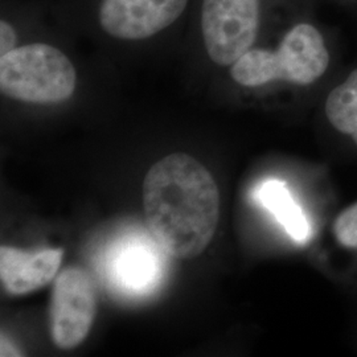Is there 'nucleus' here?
Listing matches in <instances>:
<instances>
[{"mask_svg":"<svg viewBox=\"0 0 357 357\" xmlns=\"http://www.w3.org/2000/svg\"><path fill=\"white\" fill-rule=\"evenodd\" d=\"M324 110L332 128L349 135L357 144V69L331 90Z\"/></svg>","mask_w":357,"mask_h":357,"instance_id":"9d476101","label":"nucleus"},{"mask_svg":"<svg viewBox=\"0 0 357 357\" xmlns=\"http://www.w3.org/2000/svg\"><path fill=\"white\" fill-rule=\"evenodd\" d=\"M77 85L75 65L59 48L33 43L0 56V90L28 103L64 102Z\"/></svg>","mask_w":357,"mask_h":357,"instance_id":"7ed1b4c3","label":"nucleus"},{"mask_svg":"<svg viewBox=\"0 0 357 357\" xmlns=\"http://www.w3.org/2000/svg\"><path fill=\"white\" fill-rule=\"evenodd\" d=\"M94 286L86 271L66 268L56 280L52 294L51 335L61 349H72L88 336L96 317Z\"/></svg>","mask_w":357,"mask_h":357,"instance_id":"39448f33","label":"nucleus"},{"mask_svg":"<svg viewBox=\"0 0 357 357\" xmlns=\"http://www.w3.org/2000/svg\"><path fill=\"white\" fill-rule=\"evenodd\" d=\"M16 43H17L16 31L8 22L1 20L0 22V56L7 54L8 52L15 50Z\"/></svg>","mask_w":357,"mask_h":357,"instance_id":"f8f14e48","label":"nucleus"},{"mask_svg":"<svg viewBox=\"0 0 357 357\" xmlns=\"http://www.w3.org/2000/svg\"><path fill=\"white\" fill-rule=\"evenodd\" d=\"M330 65V53L319 29L308 23L293 26L277 50H249L230 68L241 86L258 88L274 81L311 85Z\"/></svg>","mask_w":357,"mask_h":357,"instance_id":"f03ea898","label":"nucleus"},{"mask_svg":"<svg viewBox=\"0 0 357 357\" xmlns=\"http://www.w3.org/2000/svg\"><path fill=\"white\" fill-rule=\"evenodd\" d=\"M156 271V258L144 246L128 245L116 255L115 280L128 290L142 291L153 286Z\"/></svg>","mask_w":357,"mask_h":357,"instance_id":"1a4fd4ad","label":"nucleus"},{"mask_svg":"<svg viewBox=\"0 0 357 357\" xmlns=\"http://www.w3.org/2000/svg\"><path fill=\"white\" fill-rule=\"evenodd\" d=\"M61 259V249L29 253L10 246H1L0 277L3 286L13 295L36 291L56 277Z\"/></svg>","mask_w":357,"mask_h":357,"instance_id":"0eeeda50","label":"nucleus"},{"mask_svg":"<svg viewBox=\"0 0 357 357\" xmlns=\"http://www.w3.org/2000/svg\"><path fill=\"white\" fill-rule=\"evenodd\" d=\"M188 0H102L98 11L103 31L119 40H144L172 26Z\"/></svg>","mask_w":357,"mask_h":357,"instance_id":"423d86ee","label":"nucleus"},{"mask_svg":"<svg viewBox=\"0 0 357 357\" xmlns=\"http://www.w3.org/2000/svg\"><path fill=\"white\" fill-rule=\"evenodd\" d=\"M252 195L257 203L274 215L295 243H305L311 237V227L306 215L295 203L283 181L277 178L261 181Z\"/></svg>","mask_w":357,"mask_h":357,"instance_id":"6e6552de","label":"nucleus"},{"mask_svg":"<svg viewBox=\"0 0 357 357\" xmlns=\"http://www.w3.org/2000/svg\"><path fill=\"white\" fill-rule=\"evenodd\" d=\"M1 356H20V354L17 352V349L11 344V342H8L7 339H4V336H1Z\"/></svg>","mask_w":357,"mask_h":357,"instance_id":"ddd939ff","label":"nucleus"},{"mask_svg":"<svg viewBox=\"0 0 357 357\" xmlns=\"http://www.w3.org/2000/svg\"><path fill=\"white\" fill-rule=\"evenodd\" d=\"M336 241L347 249H357V202L349 205L333 222Z\"/></svg>","mask_w":357,"mask_h":357,"instance_id":"9b49d317","label":"nucleus"},{"mask_svg":"<svg viewBox=\"0 0 357 357\" xmlns=\"http://www.w3.org/2000/svg\"><path fill=\"white\" fill-rule=\"evenodd\" d=\"M149 229L167 255L195 258L212 241L218 224L216 181L200 162L183 153L155 163L143 183Z\"/></svg>","mask_w":357,"mask_h":357,"instance_id":"f257e3e1","label":"nucleus"},{"mask_svg":"<svg viewBox=\"0 0 357 357\" xmlns=\"http://www.w3.org/2000/svg\"><path fill=\"white\" fill-rule=\"evenodd\" d=\"M261 20L259 0H203L202 35L209 59L231 66L252 50Z\"/></svg>","mask_w":357,"mask_h":357,"instance_id":"20e7f679","label":"nucleus"}]
</instances>
